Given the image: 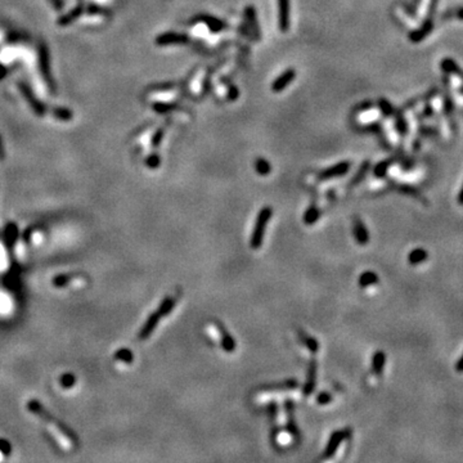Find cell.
Here are the masks:
<instances>
[{
	"mask_svg": "<svg viewBox=\"0 0 463 463\" xmlns=\"http://www.w3.org/2000/svg\"><path fill=\"white\" fill-rule=\"evenodd\" d=\"M27 410L30 414H33L36 420L40 421V424L43 425L45 431L49 436L53 439L56 444L65 452H72L77 445V439L61 421L56 418L53 414L49 413V410L45 409L43 404H40L37 400H29L27 402Z\"/></svg>",
	"mask_w": 463,
	"mask_h": 463,
	"instance_id": "obj_1",
	"label": "cell"
},
{
	"mask_svg": "<svg viewBox=\"0 0 463 463\" xmlns=\"http://www.w3.org/2000/svg\"><path fill=\"white\" fill-rule=\"evenodd\" d=\"M272 215H273V210H272L270 206L262 207L261 210H260V212L258 214L255 226H254L251 233V240H250V246H251L252 250H259V248L261 247L266 225H268V223H269L270 219H272Z\"/></svg>",
	"mask_w": 463,
	"mask_h": 463,
	"instance_id": "obj_2",
	"label": "cell"
},
{
	"mask_svg": "<svg viewBox=\"0 0 463 463\" xmlns=\"http://www.w3.org/2000/svg\"><path fill=\"white\" fill-rule=\"evenodd\" d=\"M352 436V430L350 428H342V430L334 431L333 434L331 435L330 440L327 443V446L324 449L322 460H328L331 457L334 456V453L337 452L338 446L341 445L342 442L346 440L348 438Z\"/></svg>",
	"mask_w": 463,
	"mask_h": 463,
	"instance_id": "obj_3",
	"label": "cell"
},
{
	"mask_svg": "<svg viewBox=\"0 0 463 463\" xmlns=\"http://www.w3.org/2000/svg\"><path fill=\"white\" fill-rule=\"evenodd\" d=\"M85 277L81 274H61L54 278L53 284L59 288H83L85 286Z\"/></svg>",
	"mask_w": 463,
	"mask_h": 463,
	"instance_id": "obj_4",
	"label": "cell"
},
{
	"mask_svg": "<svg viewBox=\"0 0 463 463\" xmlns=\"http://www.w3.org/2000/svg\"><path fill=\"white\" fill-rule=\"evenodd\" d=\"M278 25L282 33H287L291 25V1L278 0Z\"/></svg>",
	"mask_w": 463,
	"mask_h": 463,
	"instance_id": "obj_5",
	"label": "cell"
},
{
	"mask_svg": "<svg viewBox=\"0 0 463 463\" xmlns=\"http://www.w3.org/2000/svg\"><path fill=\"white\" fill-rule=\"evenodd\" d=\"M212 326L215 327V331H218V333H219V340H220V345H222V348L225 352H236V348H237V345H236V341H234V338L232 337V334L226 331L225 327L223 324L215 320Z\"/></svg>",
	"mask_w": 463,
	"mask_h": 463,
	"instance_id": "obj_6",
	"label": "cell"
},
{
	"mask_svg": "<svg viewBox=\"0 0 463 463\" xmlns=\"http://www.w3.org/2000/svg\"><path fill=\"white\" fill-rule=\"evenodd\" d=\"M350 166H352V162L349 161H344L340 162V164H336V165L331 166L328 169L323 170V171L320 172L319 175H318V179L319 180H331V179H336V178H340V176L346 175L350 170Z\"/></svg>",
	"mask_w": 463,
	"mask_h": 463,
	"instance_id": "obj_7",
	"label": "cell"
},
{
	"mask_svg": "<svg viewBox=\"0 0 463 463\" xmlns=\"http://www.w3.org/2000/svg\"><path fill=\"white\" fill-rule=\"evenodd\" d=\"M160 316L156 314V312H153L152 314H149L147 318V320L144 322V324L140 328L139 333H138V337H139L140 341H144V340H147L148 337H151V334L153 333L156 328H157L158 323H160Z\"/></svg>",
	"mask_w": 463,
	"mask_h": 463,
	"instance_id": "obj_8",
	"label": "cell"
},
{
	"mask_svg": "<svg viewBox=\"0 0 463 463\" xmlns=\"http://www.w3.org/2000/svg\"><path fill=\"white\" fill-rule=\"evenodd\" d=\"M196 19H197L198 22L204 23V25H206V27L214 34L222 33L223 30H225L226 27H228L225 22L222 21L220 18H216L210 15H198L197 17H196Z\"/></svg>",
	"mask_w": 463,
	"mask_h": 463,
	"instance_id": "obj_9",
	"label": "cell"
},
{
	"mask_svg": "<svg viewBox=\"0 0 463 463\" xmlns=\"http://www.w3.org/2000/svg\"><path fill=\"white\" fill-rule=\"evenodd\" d=\"M295 77H296V71H295L294 69L286 70L283 74H280V75L274 80L273 84H272V90H273L274 93H280L282 90L286 89V88L294 81Z\"/></svg>",
	"mask_w": 463,
	"mask_h": 463,
	"instance_id": "obj_10",
	"label": "cell"
},
{
	"mask_svg": "<svg viewBox=\"0 0 463 463\" xmlns=\"http://www.w3.org/2000/svg\"><path fill=\"white\" fill-rule=\"evenodd\" d=\"M352 233H354V238H355L356 243L360 246H364L370 242V233L367 230L366 225L362 222L360 218H354L352 220Z\"/></svg>",
	"mask_w": 463,
	"mask_h": 463,
	"instance_id": "obj_11",
	"label": "cell"
},
{
	"mask_svg": "<svg viewBox=\"0 0 463 463\" xmlns=\"http://www.w3.org/2000/svg\"><path fill=\"white\" fill-rule=\"evenodd\" d=\"M432 29H434V22H432L431 18H427L424 25L421 26V27H418L417 30H414V31H412L408 37H409V40L412 41V43H420V41H422L425 37H427L428 34L432 31Z\"/></svg>",
	"mask_w": 463,
	"mask_h": 463,
	"instance_id": "obj_12",
	"label": "cell"
},
{
	"mask_svg": "<svg viewBox=\"0 0 463 463\" xmlns=\"http://www.w3.org/2000/svg\"><path fill=\"white\" fill-rule=\"evenodd\" d=\"M176 302H178V296H176V295H167V296L162 298V301L160 302V305H158L157 310H156V314H157L160 318L167 316L170 313L174 310Z\"/></svg>",
	"mask_w": 463,
	"mask_h": 463,
	"instance_id": "obj_13",
	"label": "cell"
},
{
	"mask_svg": "<svg viewBox=\"0 0 463 463\" xmlns=\"http://www.w3.org/2000/svg\"><path fill=\"white\" fill-rule=\"evenodd\" d=\"M189 41V37L183 34L167 33L164 35L158 36L157 44L160 45H171V44H187Z\"/></svg>",
	"mask_w": 463,
	"mask_h": 463,
	"instance_id": "obj_14",
	"label": "cell"
},
{
	"mask_svg": "<svg viewBox=\"0 0 463 463\" xmlns=\"http://www.w3.org/2000/svg\"><path fill=\"white\" fill-rule=\"evenodd\" d=\"M315 381H316V363L313 360L310 363L308 370V377H306V382L302 389V394L304 396H310L315 389Z\"/></svg>",
	"mask_w": 463,
	"mask_h": 463,
	"instance_id": "obj_15",
	"label": "cell"
},
{
	"mask_svg": "<svg viewBox=\"0 0 463 463\" xmlns=\"http://www.w3.org/2000/svg\"><path fill=\"white\" fill-rule=\"evenodd\" d=\"M385 364H386V354L384 352H376L372 356V372H373L377 377H381L384 373Z\"/></svg>",
	"mask_w": 463,
	"mask_h": 463,
	"instance_id": "obj_16",
	"label": "cell"
},
{
	"mask_svg": "<svg viewBox=\"0 0 463 463\" xmlns=\"http://www.w3.org/2000/svg\"><path fill=\"white\" fill-rule=\"evenodd\" d=\"M297 334H298V338H300V341H301V344L304 345V346H305V348L308 349L309 352H312V354H316V352H319V344H318V341H316L315 338L312 337L310 334H308L306 332L300 330V328L297 330Z\"/></svg>",
	"mask_w": 463,
	"mask_h": 463,
	"instance_id": "obj_17",
	"label": "cell"
},
{
	"mask_svg": "<svg viewBox=\"0 0 463 463\" xmlns=\"http://www.w3.org/2000/svg\"><path fill=\"white\" fill-rule=\"evenodd\" d=\"M244 16H246V19H247V25L250 27L252 33L255 34L258 36V39L260 37V27H259V22H258V16H256V11L255 8L250 5V7H246L244 9Z\"/></svg>",
	"mask_w": 463,
	"mask_h": 463,
	"instance_id": "obj_18",
	"label": "cell"
},
{
	"mask_svg": "<svg viewBox=\"0 0 463 463\" xmlns=\"http://www.w3.org/2000/svg\"><path fill=\"white\" fill-rule=\"evenodd\" d=\"M428 259V252L424 248H414L408 254V262L410 265H420Z\"/></svg>",
	"mask_w": 463,
	"mask_h": 463,
	"instance_id": "obj_19",
	"label": "cell"
},
{
	"mask_svg": "<svg viewBox=\"0 0 463 463\" xmlns=\"http://www.w3.org/2000/svg\"><path fill=\"white\" fill-rule=\"evenodd\" d=\"M378 282H380L378 276L374 272H364V273L360 274L359 279H358V284L362 288L372 287L374 284H377Z\"/></svg>",
	"mask_w": 463,
	"mask_h": 463,
	"instance_id": "obj_20",
	"label": "cell"
},
{
	"mask_svg": "<svg viewBox=\"0 0 463 463\" xmlns=\"http://www.w3.org/2000/svg\"><path fill=\"white\" fill-rule=\"evenodd\" d=\"M440 67H442L446 74H453V75H458L461 76V77H463V72L461 71L460 66L457 65L456 61H453L450 58L443 59L442 63H440Z\"/></svg>",
	"mask_w": 463,
	"mask_h": 463,
	"instance_id": "obj_21",
	"label": "cell"
},
{
	"mask_svg": "<svg viewBox=\"0 0 463 463\" xmlns=\"http://www.w3.org/2000/svg\"><path fill=\"white\" fill-rule=\"evenodd\" d=\"M320 218V210L316 206H312V207H309L308 210L304 214V223L306 225H313V224H315Z\"/></svg>",
	"mask_w": 463,
	"mask_h": 463,
	"instance_id": "obj_22",
	"label": "cell"
},
{
	"mask_svg": "<svg viewBox=\"0 0 463 463\" xmlns=\"http://www.w3.org/2000/svg\"><path fill=\"white\" fill-rule=\"evenodd\" d=\"M368 170H370V162H364V164L360 166V169L356 171V174L354 175V178H352V179L349 182V187H355L356 184L360 183V182H362V180L366 178Z\"/></svg>",
	"mask_w": 463,
	"mask_h": 463,
	"instance_id": "obj_23",
	"label": "cell"
},
{
	"mask_svg": "<svg viewBox=\"0 0 463 463\" xmlns=\"http://www.w3.org/2000/svg\"><path fill=\"white\" fill-rule=\"evenodd\" d=\"M255 171L258 174H260L261 176H266L269 175L270 171H272V166H270V162L266 161L265 158H258L255 161Z\"/></svg>",
	"mask_w": 463,
	"mask_h": 463,
	"instance_id": "obj_24",
	"label": "cell"
},
{
	"mask_svg": "<svg viewBox=\"0 0 463 463\" xmlns=\"http://www.w3.org/2000/svg\"><path fill=\"white\" fill-rule=\"evenodd\" d=\"M115 360L124 363V364H131L134 360L133 352H130L129 349H120L119 352L115 354Z\"/></svg>",
	"mask_w": 463,
	"mask_h": 463,
	"instance_id": "obj_25",
	"label": "cell"
},
{
	"mask_svg": "<svg viewBox=\"0 0 463 463\" xmlns=\"http://www.w3.org/2000/svg\"><path fill=\"white\" fill-rule=\"evenodd\" d=\"M391 164H392V160H386V161L380 162V164L374 167V175L377 176V178H384V176L386 175L388 169L390 167Z\"/></svg>",
	"mask_w": 463,
	"mask_h": 463,
	"instance_id": "obj_26",
	"label": "cell"
},
{
	"mask_svg": "<svg viewBox=\"0 0 463 463\" xmlns=\"http://www.w3.org/2000/svg\"><path fill=\"white\" fill-rule=\"evenodd\" d=\"M378 106H380L381 111H382L384 116H386V117L394 115V107H392L391 103H389L386 99H380V102H378Z\"/></svg>",
	"mask_w": 463,
	"mask_h": 463,
	"instance_id": "obj_27",
	"label": "cell"
},
{
	"mask_svg": "<svg viewBox=\"0 0 463 463\" xmlns=\"http://www.w3.org/2000/svg\"><path fill=\"white\" fill-rule=\"evenodd\" d=\"M58 382H59L62 389H70L71 386L75 385V378H74V376H71V374H62Z\"/></svg>",
	"mask_w": 463,
	"mask_h": 463,
	"instance_id": "obj_28",
	"label": "cell"
},
{
	"mask_svg": "<svg viewBox=\"0 0 463 463\" xmlns=\"http://www.w3.org/2000/svg\"><path fill=\"white\" fill-rule=\"evenodd\" d=\"M331 400H332V395L330 392H320L318 396H316V403L319 404V406H326V404H330Z\"/></svg>",
	"mask_w": 463,
	"mask_h": 463,
	"instance_id": "obj_29",
	"label": "cell"
},
{
	"mask_svg": "<svg viewBox=\"0 0 463 463\" xmlns=\"http://www.w3.org/2000/svg\"><path fill=\"white\" fill-rule=\"evenodd\" d=\"M396 129H398V131L402 134V135H406L407 130H408L406 120H404V117L400 115H399L398 119H396Z\"/></svg>",
	"mask_w": 463,
	"mask_h": 463,
	"instance_id": "obj_30",
	"label": "cell"
},
{
	"mask_svg": "<svg viewBox=\"0 0 463 463\" xmlns=\"http://www.w3.org/2000/svg\"><path fill=\"white\" fill-rule=\"evenodd\" d=\"M9 452H11V446L8 445L7 443L0 442V461L5 460V457L9 456Z\"/></svg>",
	"mask_w": 463,
	"mask_h": 463,
	"instance_id": "obj_31",
	"label": "cell"
},
{
	"mask_svg": "<svg viewBox=\"0 0 463 463\" xmlns=\"http://www.w3.org/2000/svg\"><path fill=\"white\" fill-rule=\"evenodd\" d=\"M236 98H238V89L236 88V86H230V88H229V99H230V101H233V99H236Z\"/></svg>",
	"mask_w": 463,
	"mask_h": 463,
	"instance_id": "obj_32",
	"label": "cell"
},
{
	"mask_svg": "<svg viewBox=\"0 0 463 463\" xmlns=\"http://www.w3.org/2000/svg\"><path fill=\"white\" fill-rule=\"evenodd\" d=\"M456 370L458 373H463V354L460 356V359L456 363Z\"/></svg>",
	"mask_w": 463,
	"mask_h": 463,
	"instance_id": "obj_33",
	"label": "cell"
},
{
	"mask_svg": "<svg viewBox=\"0 0 463 463\" xmlns=\"http://www.w3.org/2000/svg\"><path fill=\"white\" fill-rule=\"evenodd\" d=\"M403 190H404V192H407V193L412 194V196H414V197H418V196H420V194H418V192H417L414 188L409 187V185H407V187L403 188Z\"/></svg>",
	"mask_w": 463,
	"mask_h": 463,
	"instance_id": "obj_34",
	"label": "cell"
},
{
	"mask_svg": "<svg viewBox=\"0 0 463 463\" xmlns=\"http://www.w3.org/2000/svg\"><path fill=\"white\" fill-rule=\"evenodd\" d=\"M158 164H160V160H158L157 156H153L151 160H148V165L151 166V167H157Z\"/></svg>",
	"mask_w": 463,
	"mask_h": 463,
	"instance_id": "obj_35",
	"label": "cell"
},
{
	"mask_svg": "<svg viewBox=\"0 0 463 463\" xmlns=\"http://www.w3.org/2000/svg\"><path fill=\"white\" fill-rule=\"evenodd\" d=\"M457 200H458V204L463 206V185L462 188H461L460 193H458V198H457Z\"/></svg>",
	"mask_w": 463,
	"mask_h": 463,
	"instance_id": "obj_36",
	"label": "cell"
},
{
	"mask_svg": "<svg viewBox=\"0 0 463 463\" xmlns=\"http://www.w3.org/2000/svg\"><path fill=\"white\" fill-rule=\"evenodd\" d=\"M436 4H438V0H431V5H430V15L434 13V9L436 7Z\"/></svg>",
	"mask_w": 463,
	"mask_h": 463,
	"instance_id": "obj_37",
	"label": "cell"
},
{
	"mask_svg": "<svg viewBox=\"0 0 463 463\" xmlns=\"http://www.w3.org/2000/svg\"><path fill=\"white\" fill-rule=\"evenodd\" d=\"M458 18H461V19H463V9H461V11L458 12Z\"/></svg>",
	"mask_w": 463,
	"mask_h": 463,
	"instance_id": "obj_38",
	"label": "cell"
}]
</instances>
